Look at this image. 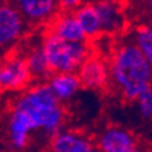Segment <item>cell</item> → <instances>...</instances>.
<instances>
[{
  "mask_svg": "<svg viewBox=\"0 0 152 152\" xmlns=\"http://www.w3.org/2000/svg\"><path fill=\"white\" fill-rule=\"evenodd\" d=\"M11 108L25 118L33 134L41 133L44 137L51 138L64 129L67 117L64 106L58 102L45 82H39L23 89L14 100Z\"/></svg>",
  "mask_w": 152,
  "mask_h": 152,
  "instance_id": "cell-1",
  "label": "cell"
},
{
  "mask_svg": "<svg viewBox=\"0 0 152 152\" xmlns=\"http://www.w3.org/2000/svg\"><path fill=\"white\" fill-rule=\"evenodd\" d=\"M132 44L144 55L149 62H152V29L147 25L138 26L133 33Z\"/></svg>",
  "mask_w": 152,
  "mask_h": 152,
  "instance_id": "cell-15",
  "label": "cell"
},
{
  "mask_svg": "<svg viewBox=\"0 0 152 152\" xmlns=\"http://www.w3.org/2000/svg\"><path fill=\"white\" fill-rule=\"evenodd\" d=\"M84 3L85 0H58V7L63 10V12H74Z\"/></svg>",
  "mask_w": 152,
  "mask_h": 152,
  "instance_id": "cell-17",
  "label": "cell"
},
{
  "mask_svg": "<svg viewBox=\"0 0 152 152\" xmlns=\"http://www.w3.org/2000/svg\"><path fill=\"white\" fill-rule=\"evenodd\" d=\"M48 33L58 39L69 42H84L86 41L81 26L75 19L73 12H62L56 14L50 22Z\"/></svg>",
  "mask_w": 152,
  "mask_h": 152,
  "instance_id": "cell-11",
  "label": "cell"
},
{
  "mask_svg": "<svg viewBox=\"0 0 152 152\" xmlns=\"http://www.w3.org/2000/svg\"><path fill=\"white\" fill-rule=\"evenodd\" d=\"M138 145L140 141L133 132L117 125L106 127L95 141L97 152H133Z\"/></svg>",
  "mask_w": 152,
  "mask_h": 152,
  "instance_id": "cell-6",
  "label": "cell"
},
{
  "mask_svg": "<svg viewBox=\"0 0 152 152\" xmlns=\"http://www.w3.org/2000/svg\"><path fill=\"white\" fill-rule=\"evenodd\" d=\"M44 58L53 73H77L86 58H89L91 47L88 41L69 42L58 39L47 32L40 42Z\"/></svg>",
  "mask_w": 152,
  "mask_h": 152,
  "instance_id": "cell-3",
  "label": "cell"
},
{
  "mask_svg": "<svg viewBox=\"0 0 152 152\" xmlns=\"http://www.w3.org/2000/svg\"><path fill=\"white\" fill-rule=\"evenodd\" d=\"M100 21L102 34H117L125 28V15L122 6L110 1H93Z\"/></svg>",
  "mask_w": 152,
  "mask_h": 152,
  "instance_id": "cell-10",
  "label": "cell"
},
{
  "mask_svg": "<svg viewBox=\"0 0 152 152\" xmlns=\"http://www.w3.org/2000/svg\"><path fill=\"white\" fill-rule=\"evenodd\" d=\"M59 103H67L78 93L81 84L75 73H53L45 81Z\"/></svg>",
  "mask_w": 152,
  "mask_h": 152,
  "instance_id": "cell-12",
  "label": "cell"
},
{
  "mask_svg": "<svg viewBox=\"0 0 152 152\" xmlns=\"http://www.w3.org/2000/svg\"><path fill=\"white\" fill-rule=\"evenodd\" d=\"M75 74L80 80L81 86L92 91H100L110 84L108 63L96 55L86 58V60L80 66Z\"/></svg>",
  "mask_w": 152,
  "mask_h": 152,
  "instance_id": "cell-7",
  "label": "cell"
},
{
  "mask_svg": "<svg viewBox=\"0 0 152 152\" xmlns=\"http://www.w3.org/2000/svg\"><path fill=\"white\" fill-rule=\"evenodd\" d=\"M137 103L138 113L142 119L149 121L152 118V89H147L134 100Z\"/></svg>",
  "mask_w": 152,
  "mask_h": 152,
  "instance_id": "cell-16",
  "label": "cell"
},
{
  "mask_svg": "<svg viewBox=\"0 0 152 152\" xmlns=\"http://www.w3.org/2000/svg\"><path fill=\"white\" fill-rule=\"evenodd\" d=\"M26 30V22L14 4L0 3V51L18 44Z\"/></svg>",
  "mask_w": 152,
  "mask_h": 152,
  "instance_id": "cell-4",
  "label": "cell"
},
{
  "mask_svg": "<svg viewBox=\"0 0 152 152\" xmlns=\"http://www.w3.org/2000/svg\"><path fill=\"white\" fill-rule=\"evenodd\" d=\"M26 62V66L29 69V73L32 75V80H39V81H47L52 75V71L50 70V66L47 63L44 53L41 48L33 47L28 51L26 55H23Z\"/></svg>",
  "mask_w": 152,
  "mask_h": 152,
  "instance_id": "cell-14",
  "label": "cell"
},
{
  "mask_svg": "<svg viewBox=\"0 0 152 152\" xmlns=\"http://www.w3.org/2000/svg\"><path fill=\"white\" fill-rule=\"evenodd\" d=\"M50 152H97L95 141L80 130L62 129L50 138Z\"/></svg>",
  "mask_w": 152,
  "mask_h": 152,
  "instance_id": "cell-8",
  "label": "cell"
},
{
  "mask_svg": "<svg viewBox=\"0 0 152 152\" xmlns=\"http://www.w3.org/2000/svg\"><path fill=\"white\" fill-rule=\"evenodd\" d=\"M133 152H148V151H147V149H145L144 147H142V145L140 144V145H138V147H137V148H136Z\"/></svg>",
  "mask_w": 152,
  "mask_h": 152,
  "instance_id": "cell-18",
  "label": "cell"
},
{
  "mask_svg": "<svg viewBox=\"0 0 152 152\" xmlns=\"http://www.w3.org/2000/svg\"><path fill=\"white\" fill-rule=\"evenodd\" d=\"M99 1H110V3H117V4H122L124 0H99Z\"/></svg>",
  "mask_w": 152,
  "mask_h": 152,
  "instance_id": "cell-19",
  "label": "cell"
},
{
  "mask_svg": "<svg viewBox=\"0 0 152 152\" xmlns=\"http://www.w3.org/2000/svg\"><path fill=\"white\" fill-rule=\"evenodd\" d=\"M110 84L125 100L134 102L151 88L152 62H149L132 41L115 48L108 63Z\"/></svg>",
  "mask_w": 152,
  "mask_h": 152,
  "instance_id": "cell-2",
  "label": "cell"
},
{
  "mask_svg": "<svg viewBox=\"0 0 152 152\" xmlns=\"http://www.w3.org/2000/svg\"><path fill=\"white\" fill-rule=\"evenodd\" d=\"M23 55L12 53L0 64V86L3 91H23L32 82Z\"/></svg>",
  "mask_w": 152,
  "mask_h": 152,
  "instance_id": "cell-5",
  "label": "cell"
},
{
  "mask_svg": "<svg viewBox=\"0 0 152 152\" xmlns=\"http://www.w3.org/2000/svg\"><path fill=\"white\" fill-rule=\"evenodd\" d=\"M0 91H1V86H0Z\"/></svg>",
  "mask_w": 152,
  "mask_h": 152,
  "instance_id": "cell-20",
  "label": "cell"
},
{
  "mask_svg": "<svg viewBox=\"0 0 152 152\" xmlns=\"http://www.w3.org/2000/svg\"><path fill=\"white\" fill-rule=\"evenodd\" d=\"M73 14H74L75 19H77L80 26H81L86 41L102 36L100 21H99V17H97V12H96V8L93 3H91V1L89 3H84Z\"/></svg>",
  "mask_w": 152,
  "mask_h": 152,
  "instance_id": "cell-13",
  "label": "cell"
},
{
  "mask_svg": "<svg viewBox=\"0 0 152 152\" xmlns=\"http://www.w3.org/2000/svg\"><path fill=\"white\" fill-rule=\"evenodd\" d=\"M19 14L30 25H42L51 22L58 14V0H14Z\"/></svg>",
  "mask_w": 152,
  "mask_h": 152,
  "instance_id": "cell-9",
  "label": "cell"
}]
</instances>
